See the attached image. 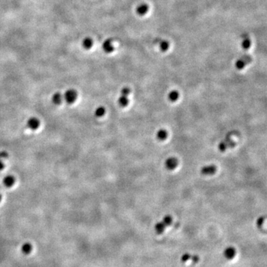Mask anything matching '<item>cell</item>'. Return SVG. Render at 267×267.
<instances>
[{
  "label": "cell",
  "instance_id": "6da1fadb",
  "mask_svg": "<svg viewBox=\"0 0 267 267\" xmlns=\"http://www.w3.org/2000/svg\"><path fill=\"white\" fill-rule=\"evenodd\" d=\"M234 134H236V131L229 132L227 135L226 137L220 143V144L218 145V149H219L220 151H225L228 148H233L235 146L236 143L231 139V137L233 135H234Z\"/></svg>",
  "mask_w": 267,
  "mask_h": 267
},
{
  "label": "cell",
  "instance_id": "7a4b0ae2",
  "mask_svg": "<svg viewBox=\"0 0 267 267\" xmlns=\"http://www.w3.org/2000/svg\"><path fill=\"white\" fill-rule=\"evenodd\" d=\"M252 61V58L249 55H245L243 56L242 57L239 58L235 62V67L238 70H242L246 67V66L249 63H250Z\"/></svg>",
  "mask_w": 267,
  "mask_h": 267
},
{
  "label": "cell",
  "instance_id": "3957f363",
  "mask_svg": "<svg viewBox=\"0 0 267 267\" xmlns=\"http://www.w3.org/2000/svg\"><path fill=\"white\" fill-rule=\"evenodd\" d=\"M77 98V92L74 89L66 91L64 94V99L68 104H72Z\"/></svg>",
  "mask_w": 267,
  "mask_h": 267
},
{
  "label": "cell",
  "instance_id": "277c9868",
  "mask_svg": "<svg viewBox=\"0 0 267 267\" xmlns=\"http://www.w3.org/2000/svg\"><path fill=\"white\" fill-rule=\"evenodd\" d=\"M178 160L175 158H169L165 162V166L168 170H174L178 166Z\"/></svg>",
  "mask_w": 267,
  "mask_h": 267
},
{
  "label": "cell",
  "instance_id": "5b68a950",
  "mask_svg": "<svg viewBox=\"0 0 267 267\" xmlns=\"http://www.w3.org/2000/svg\"><path fill=\"white\" fill-rule=\"evenodd\" d=\"M216 171V166H214V165H209V166H203L200 169V173L203 175H212V174H215Z\"/></svg>",
  "mask_w": 267,
  "mask_h": 267
},
{
  "label": "cell",
  "instance_id": "8992f818",
  "mask_svg": "<svg viewBox=\"0 0 267 267\" xmlns=\"http://www.w3.org/2000/svg\"><path fill=\"white\" fill-rule=\"evenodd\" d=\"M102 49L106 54H111L114 51V47L113 45V41L111 39H107L104 41L102 44Z\"/></svg>",
  "mask_w": 267,
  "mask_h": 267
},
{
  "label": "cell",
  "instance_id": "52a82bcc",
  "mask_svg": "<svg viewBox=\"0 0 267 267\" xmlns=\"http://www.w3.org/2000/svg\"><path fill=\"white\" fill-rule=\"evenodd\" d=\"M40 125V121L36 117H31L27 122V126L31 130H36Z\"/></svg>",
  "mask_w": 267,
  "mask_h": 267
},
{
  "label": "cell",
  "instance_id": "ba28073f",
  "mask_svg": "<svg viewBox=\"0 0 267 267\" xmlns=\"http://www.w3.org/2000/svg\"><path fill=\"white\" fill-rule=\"evenodd\" d=\"M149 6L146 3H141L136 8V13L139 16H144L148 12Z\"/></svg>",
  "mask_w": 267,
  "mask_h": 267
},
{
  "label": "cell",
  "instance_id": "9c48e42d",
  "mask_svg": "<svg viewBox=\"0 0 267 267\" xmlns=\"http://www.w3.org/2000/svg\"><path fill=\"white\" fill-rule=\"evenodd\" d=\"M15 177L12 175H8L6 177H5V178L3 179V184L5 186L10 188L12 187L15 183Z\"/></svg>",
  "mask_w": 267,
  "mask_h": 267
},
{
  "label": "cell",
  "instance_id": "30bf717a",
  "mask_svg": "<svg viewBox=\"0 0 267 267\" xmlns=\"http://www.w3.org/2000/svg\"><path fill=\"white\" fill-rule=\"evenodd\" d=\"M252 45V41H251L250 38L248 36H244L243 38L242 41H241V48L243 50H249Z\"/></svg>",
  "mask_w": 267,
  "mask_h": 267
},
{
  "label": "cell",
  "instance_id": "8fae6325",
  "mask_svg": "<svg viewBox=\"0 0 267 267\" xmlns=\"http://www.w3.org/2000/svg\"><path fill=\"white\" fill-rule=\"evenodd\" d=\"M235 254H236V250L233 247L227 248L224 252V256L226 258L229 259V260L234 258Z\"/></svg>",
  "mask_w": 267,
  "mask_h": 267
},
{
  "label": "cell",
  "instance_id": "7c38bea8",
  "mask_svg": "<svg viewBox=\"0 0 267 267\" xmlns=\"http://www.w3.org/2000/svg\"><path fill=\"white\" fill-rule=\"evenodd\" d=\"M62 99H63V97H62V94L59 92H56L52 96V102L56 105H60L62 103Z\"/></svg>",
  "mask_w": 267,
  "mask_h": 267
},
{
  "label": "cell",
  "instance_id": "4fadbf2b",
  "mask_svg": "<svg viewBox=\"0 0 267 267\" xmlns=\"http://www.w3.org/2000/svg\"><path fill=\"white\" fill-rule=\"evenodd\" d=\"M22 252L25 254H29L32 252L33 246L30 243H25L22 246Z\"/></svg>",
  "mask_w": 267,
  "mask_h": 267
},
{
  "label": "cell",
  "instance_id": "5bb4252c",
  "mask_svg": "<svg viewBox=\"0 0 267 267\" xmlns=\"http://www.w3.org/2000/svg\"><path fill=\"white\" fill-rule=\"evenodd\" d=\"M92 45H93V40H92L91 38L86 37L82 41V47L85 49H90L92 47Z\"/></svg>",
  "mask_w": 267,
  "mask_h": 267
},
{
  "label": "cell",
  "instance_id": "9a60e30c",
  "mask_svg": "<svg viewBox=\"0 0 267 267\" xmlns=\"http://www.w3.org/2000/svg\"><path fill=\"white\" fill-rule=\"evenodd\" d=\"M168 137V132L165 129H160L157 133V138L159 140L163 141Z\"/></svg>",
  "mask_w": 267,
  "mask_h": 267
},
{
  "label": "cell",
  "instance_id": "2e32d148",
  "mask_svg": "<svg viewBox=\"0 0 267 267\" xmlns=\"http://www.w3.org/2000/svg\"><path fill=\"white\" fill-rule=\"evenodd\" d=\"M159 48L162 52L168 51L169 48V43L166 40H161L159 43Z\"/></svg>",
  "mask_w": 267,
  "mask_h": 267
},
{
  "label": "cell",
  "instance_id": "e0dca14e",
  "mask_svg": "<svg viewBox=\"0 0 267 267\" xmlns=\"http://www.w3.org/2000/svg\"><path fill=\"white\" fill-rule=\"evenodd\" d=\"M169 100L171 102H176L179 98V92L177 91H171L170 93H169V97H168Z\"/></svg>",
  "mask_w": 267,
  "mask_h": 267
},
{
  "label": "cell",
  "instance_id": "ac0fdd59",
  "mask_svg": "<svg viewBox=\"0 0 267 267\" xmlns=\"http://www.w3.org/2000/svg\"><path fill=\"white\" fill-rule=\"evenodd\" d=\"M118 103L121 107H125L128 104V96L121 95L118 99Z\"/></svg>",
  "mask_w": 267,
  "mask_h": 267
},
{
  "label": "cell",
  "instance_id": "d6986e66",
  "mask_svg": "<svg viewBox=\"0 0 267 267\" xmlns=\"http://www.w3.org/2000/svg\"><path fill=\"white\" fill-rule=\"evenodd\" d=\"M166 227V226L165 225V223L163 222H160V223H157L155 226V230L158 234H162L165 228Z\"/></svg>",
  "mask_w": 267,
  "mask_h": 267
},
{
  "label": "cell",
  "instance_id": "ffe728a7",
  "mask_svg": "<svg viewBox=\"0 0 267 267\" xmlns=\"http://www.w3.org/2000/svg\"><path fill=\"white\" fill-rule=\"evenodd\" d=\"M95 116L97 117H101L105 114V108L103 106H100L95 110Z\"/></svg>",
  "mask_w": 267,
  "mask_h": 267
},
{
  "label": "cell",
  "instance_id": "44dd1931",
  "mask_svg": "<svg viewBox=\"0 0 267 267\" xmlns=\"http://www.w3.org/2000/svg\"><path fill=\"white\" fill-rule=\"evenodd\" d=\"M162 222L165 223V225H166V226H169V225L171 224L172 223V218L170 215H166V216L163 218V220H162Z\"/></svg>",
  "mask_w": 267,
  "mask_h": 267
},
{
  "label": "cell",
  "instance_id": "7402d4cb",
  "mask_svg": "<svg viewBox=\"0 0 267 267\" xmlns=\"http://www.w3.org/2000/svg\"><path fill=\"white\" fill-rule=\"evenodd\" d=\"M130 92H131V89H130L129 88H128V87H125V88H123V89H122V91H121V95L128 96V94H129V93H130Z\"/></svg>",
  "mask_w": 267,
  "mask_h": 267
},
{
  "label": "cell",
  "instance_id": "603a6c76",
  "mask_svg": "<svg viewBox=\"0 0 267 267\" xmlns=\"http://www.w3.org/2000/svg\"><path fill=\"white\" fill-rule=\"evenodd\" d=\"M8 157V153L7 152H5V151H2V152H0V160L6 159Z\"/></svg>",
  "mask_w": 267,
  "mask_h": 267
},
{
  "label": "cell",
  "instance_id": "cb8c5ba5",
  "mask_svg": "<svg viewBox=\"0 0 267 267\" xmlns=\"http://www.w3.org/2000/svg\"><path fill=\"white\" fill-rule=\"evenodd\" d=\"M4 168H5V164L2 162V160H0V171L2 170Z\"/></svg>",
  "mask_w": 267,
  "mask_h": 267
},
{
  "label": "cell",
  "instance_id": "d4e9b609",
  "mask_svg": "<svg viewBox=\"0 0 267 267\" xmlns=\"http://www.w3.org/2000/svg\"><path fill=\"white\" fill-rule=\"evenodd\" d=\"M1 200H2V195L0 194V202H1Z\"/></svg>",
  "mask_w": 267,
  "mask_h": 267
}]
</instances>
